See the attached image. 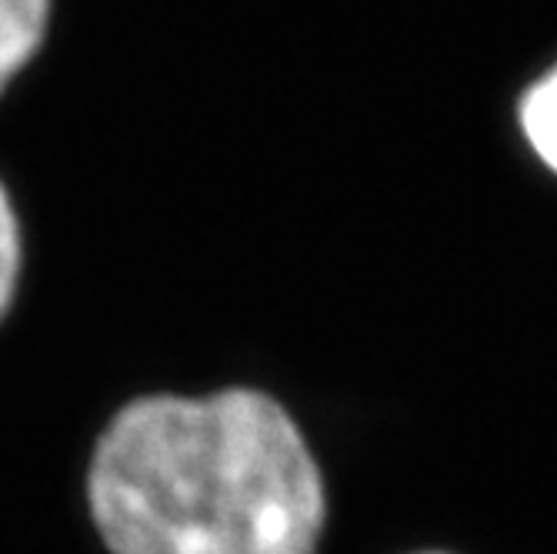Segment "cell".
<instances>
[{
    "instance_id": "cell-1",
    "label": "cell",
    "mask_w": 557,
    "mask_h": 554,
    "mask_svg": "<svg viewBox=\"0 0 557 554\" xmlns=\"http://www.w3.org/2000/svg\"><path fill=\"white\" fill-rule=\"evenodd\" d=\"M87 508L111 554H318L327 488L261 387L144 394L94 441Z\"/></svg>"
},
{
    "instance_id": "cell-2",
    "label": "cell",
    "mask_w": 557,
    "mask_h": 554,
    "mask_svg": "<svg viewBox=\"0 0 557 554\" xmlns=\"http://www.w3.org/2000/svg\"><path fill=\"white\" fill-rule=\"evenodd\" d=\"M54 24V0H0V97L34 64Z\"/></svg>"
},
{
    "instance_id": "cell-3",
    "label": "cell",
    "mask_w": 557,
    "mask_h": 554,
    "mask_svg": "<svg viewBox=\"0 0 557 554\" xmlns=\"http://www.w3.org/2000/svg\"><path fill=\"white\" fill-rule=\"evenodd\" d=\"M518 124L531 155L557 177V64L524 90L518 104Z\"/></svg>"
},
{
    "instance_id": "cell-4",
    "label": "cell",
    "mask_w": 557,
    "mask_h": 554,
    "mask_svg": "<svg viewBox=\"0 0 557 554\" xmlns=\"http://www.w3.org/2000/svg\"><path fill=\"white\" fill-rule=\"evenodd\" d=\"M24 224L17 214V205L0 181V321H4L14 308L21 294V278H24Z\"/></svg>"
}]
</instances>
